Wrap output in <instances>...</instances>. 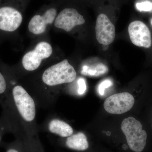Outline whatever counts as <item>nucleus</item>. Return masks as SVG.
Instances as JSON below:
<instances>
[{
    "mask_svg": "<svg viewBox=\"0 0 152 152\" xmlns=\"http://www.w3.org/2000/svg\"><path fill=\"white\" fill-rule=\"evenodd\" d=\"M10 92L17 121L19 118L26 125H35L37 110L32 96L19 85L12 87Z\"/></svg>",
    "mask_w": 152,
    "mask_h": 152,
    "instance_id": "f257e3e1",
    "label": "nucleus"
},
{
    "mask_svg": "<svg viewBox=\"0 0 152 152\" xmlns=\"http://www.w3.org/2000/svg\"><path fill=\"white\" fill-rule=\"evenodd\" d=\"M77 77L75 68L68 60L53 65L44 71L42 80L47 86L53 88L73 82Z\"/></svg>",
    "mask_w": 152,
    "mask_h": 152,
    "instance_id": "f03ea898",
    "label": "nucleus"
},
{
    "mask_svg": "<svg viewBox=\"0 0 152 152\" xmlns=\"http://www.w3.org/2000/svg\"><path fill=\"white\" fill-rule=\"evenodd\" d=\"M121 128L130 148L135 152L142 151L146 144L147 134L141 123L133 117H129L123 120Z\"/></svg>",
    "mask_w": 152,
    "mask_h": 152,
    "instance_id": "7ed1b4c3",
    "label": "nucleus"
},
{
    "mask_svg": "<svg viewBox=\"0 0 152 152\" xmlns=\"http://www.w3.org/2000/svg\"><path fill=\"white\" fill-rule=\"evenodd\" d=\"M53 51V48L49 43L41 42L36 45L34 50L24 56L22 59V65L26 71L36 70L41 65L43 60L51 56Z\"/></svg>",
    "mask_w": 152,
    "mask_h": 152,
    "instance_id": "20e7f679",
    "label": "nucleus"
},
{
    "mask_svg": "<svg viewBox=\"0 0 152 152\" xmlns=\"http://www.w3.org/2000/svg\"><path fill=\"white\" fill-rule=\"evenodd\" d=\"M134 103V98L132 95L127 92L121 93L107 98L104 102V107L109 113L120 115L129 111Z\"/></svg>",
    "mask_w": 152,
    "mask_h": 152,
    "instance_id": "39448f33",
    "label": "nucleus"
},
{
    "mask_svg": "<svg viewBox=\"0 0 152 152\" xmlns=\"http://www.w3.org/2000/svg\"><path fill=\"white\" fill-rule=\"evenodd\" d=\"M128 32L131 42L139 47L149 48L152 45V38L149 29L143 22L134 21L130 24Z\"/></svg>",
    "mask_w": 152,
    "mask_h": 152,
    "instance_id": "423d86ee",
    "label": "nucleus"
},
{
    "mask_svg": "<svg viewBox=\"0 0 152 152\" xmlns=\"http://www.w3.org/2000/svg\"><path fill=\"white\" fill-rule=\"evenodd\" d=\"M85 23L84 18L77 10L66 8L61 11L56 18L54 26L58 28L69 32L76 26L84 24Z\"/></svg>",
    "mask_w": 152,
    "mask_h": 152,
    "instance_id": "0eeeda50",
    "label": "nucleus"
},
{
    "mask_svg": "<svg viewBox=\"0 0 152 152\" xmlns=\"http://www.w3.org/2000/svg\"><path fill=\"white\" fill-rule=\"evenodd\" d=\"M97 40L102 45H110L115 37V28L106 15L100 14L97 17L95 26Z\"/></svg>",
    "mask_w": 152,
    "mask_h": 152,
    "instance_id": "6e6552de",
    "label": "nucleus"
},
{
    "mask_svg": "<svg viewBox=\"0 0 152 152\" xmlns=\"http://www.w3.org/2000/svg\"><path fill=\"white\" fill-rule=\"evenodd\" d=\"M23 21L22 14L11 7L0 8V30L13 32L20 26Z\"/></svg>",
    "mask_w": 152,
    "mask_h": 152,
    "instance_id": "1a4fd4ad",
    "label": "nucleus"
},
{
    "mask_svg": "<svg viewBox=\"0 0 152 152\" xmlns=\"http://www.w3.org/2000/svg\"><path fill=\"white\" fill-rule=\"evenodd\" d=\"M57 13L56 10L53 8L48 10L43 15H37L34 16L29 23V31L35 35L43 34L46 30L47 26L55 21Z\"/></svg>",
    "mask_w": 152,
    "mask_h": 152,
    "instance_id": "9d476101",
    "label": "nucleus"
},
{
    "mask_svg": "<svg viewBox=\"0 0 152 152\" xmlns=\"http://www.w3.org/2000/svg\"><path fill=\"white\" fill-rule=\"evenodd\" d=\"M47 129L50 132L62 137H68L73 134L74 130L70 125L58 118H53L49 121Z\"/></svg>",
    "mask_w": 152,
    "mask_h": 152,
    "instance_id": "9b49d317",
    "label": "nucleus"
},
{
    "mask_svg": "<svg viewBox=\"0 0 152 152\" xmlns=\"http://www.w3.org/2000/svg\"><path fill=\"white\" fill-rule=\"evenodd\" d=\"M66 145L69 148L78 151H85L89 148L87 137L81 132L68 137Z\"/></svg>",
    "mask_w": 152,
    "mask_h": 152,
    "instance_id": "f8f14e48",
    "label": "nucleus"
},
{
    "mask_svg": "<svg viewBox=\"0 0 152 152\" xmlns=\"http://www.w3.org/2000/svg\"><path fill=\"white\" fill-rule=\"evenodd\" d=\"M107 67L102 64H98L96 65L88 67L85 66L83 68V74L87 75L98 77L105 74L108 72Z\"/></svg>",
    "mask_w": 152,
    "mask_h": 152,
    "instance_id": "ddd939ff",
    "label": "nucleus"
},
{
    "mask_svg": "<svg viewBox=\"0 0 152 152\" xmlns=\"http://www.w3.org/2000/svg\"><path fill=\"white\" fill-rule=\"evenodd\" d=\"M136 7L140 12H151L152 11V3L149 1L137 3Z\"/></svg>",
    "mask_w": 152,
    "mask_h": 152,
    "instance_id": "4468645a",
    "label": "nucleus"
},
{
    "mask_svg": "<svg viewBox=\"0 0 152 152\" xmlns=\"http://www.w3.org/2000/svg\"><path fill=\"white\" fill-rule=\"evenodd\" d=\"M113 85V82L110 80H106L100 84L98 87V92L101 96H103L105 90Z\"/></svg>",
    "mask_w": 152,
    "mask_h": 152,
    "instance_id": "2eb2a0df",
    "label": "nucleus"
},
{
    "mask_svg": "<svg viewBox=\"0 0 152 152\" xmlns=\"http://www.w3.org/2000/svg\"><path fill=\"white\" fill-rule=\"evenodd\" d=\"M9 131H11V130L7 123L3 118H0V141L3 133Z\"/></svg>",
    "mask_w": 152,
    "mask_h": 152,
    "instance_id": "dca6fc26",
    "label": "nucleus"
},
{
    "mask_svg": "<svg viewBox=\"0 0 152 152\" xmlns=\"http://www.w3.org/2000/svg\"><path fill=\"white\" fill-rule=\"evenodd\" d=\"M79 89L78 94L79 95H83L86 92V85L84 79L83 78L79 79L78 81Z\"/></svg>",
    "mask_w": 152,
    "mask_h": 152,
    "instance_id": "f3484780",
    "label": "nucleus"
},
{
    "mask_svg": "<svg viewBox=\"0 0 152 152\" xmlns=\"http://www.w3.org/2000/svg\"><path fill=\"white\" fill-rule=\"evenodd\" d=\"M7 152H19L18 150L14 148H10L7 151Z\"/></svg>",
    "mask_w": 152,
    "mask_h": 152,
    "instance_id": "a211bd4d",
    "label": "nucleus"
},
{
    "mask_svg": "<svg viewBox=\"0 0 152 152\" xmlns=\"http://www.w3.org/2000/svg\"><path fill=\"white\" fill-rule=\"evenodd\" d=\"M103 45V49L104 50H107L108 49L109 46L107 45Z\"/></svg>",
    "mask_w": 152,
    "mask_h": 152,
    "instance_id": "6ab92c4d",
    "label": "nucleus"
},
{
    "mask_svg": "<svg viewBox=\"0 0 152 152\" xmlns=\"http://www.w3.org/2000/svg\"><path fill=\"white\" fill-rule=\"evenodd\" d=\"M151 25H152V19L151 20Z\"/></svg>",
    "mask_w": 152,
    "mask_h": 152,
    "instance_id": "aec40b11",
    "label": "nucleus"
}]
</instances>
